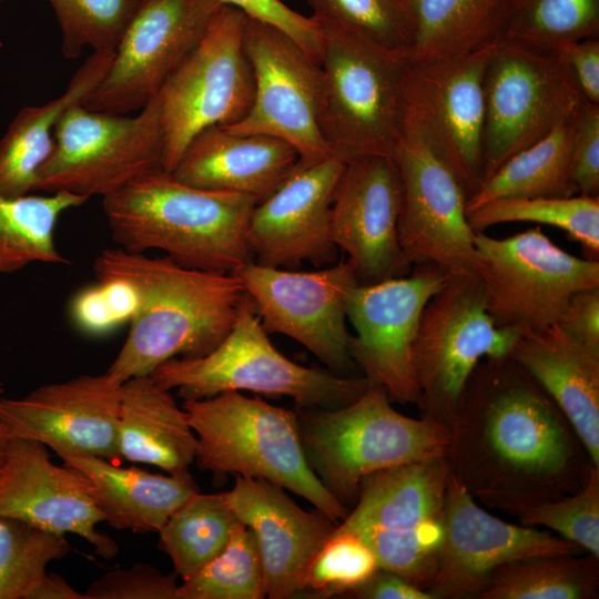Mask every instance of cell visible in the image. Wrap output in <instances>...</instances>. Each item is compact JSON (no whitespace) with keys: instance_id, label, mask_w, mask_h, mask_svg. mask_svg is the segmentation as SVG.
Here are the masks:
<instances>
[{"instance_id":"cell-1","label":"cell","mask_w":599,"mask_h":599,"mask_svg":"<svg viewBox=\"0 0 599 599\" xmlns=\"http://www.w3.org/2000/svg\"><path fill=\"white\" fill-rule=\"evenodd\" d=\"M445 458L477 501L505 512L576 493L595 466L562 410L509 356L473 372Z\"/></svg>"},{"instance_id":"cell-2","label":"cell","mask_w":599,"mask_h":599,"mask_svg":"<svg viewBox=\"0 0 599 599\" xmlns=\"http://www.w3.org/2000/svg\"><path fill=\"white\" fill-rule=\"evenodd\" d=\"M93 270L99 281L128 284L135 297L128 336L105 372L121 384L171 358L210 353L230 332L246 296L234 273L189 268L119 246L104 248Z\"/></svg>"},{"instance_id":"cell-3","label":"cell","mask_w":599,"mask_h":599,"mask_svg":"<svg viewBox=\"0 0 599 599\" xmlns=\"http://www.w3.org/2000/svg\"><path fill=\"white\" fill-rule=\"evenodd\" d=\"M102 202L113 241L129 252L159 250L184 267L219 273L253 262L245 238L252 196L195 187L159 169Z\"/></svg>"},{"instance_id":"cell-4","label":"cell","mask_w":599,"mask_h":599,"mask_svg":"<svg viewBox=\"0 0 599 599\" xmlns=\"http://www.w3.org/2000/svg\"><path fill=\"white\" fill-rule=\"evenodd\" d=\"M182 407L196 436L195 463L202 470L271 481L337 525L349 512L308 466L296 410L234 390L184 399Z\"/></svg>"},{"instance_id":"cell-5","label":"cell","mask_w":599,"mask_h":599,"mask_svg":"<svg viewBox=\"0 0 599 599\" xmlns=\"http://www.w3.org/2000/svg\"><path fill=\"white\" fill-rule=\"evenodd\" d=\"M298 429L308 466L343 506L355 505L363 480L385 468L445 457L449 432L392 406L386 390L370 384L337 408H301Z\"/></svg>"},{"instance_id":"cell-6","label":"cell","mask_w":599,"mask_h":599,"mask_svg":"<svg viewBox=\"0 0 599 599\" xmlns=\"http://www.w3.org/2000/svg\"><path fill=\"white\" fill-rule=\"evenodd\" d=\"M150 376L183 399L223 392H253L291 397L300 408H337L358 398L370 385L365 378L302 366L275 348L246 295L227 335L210 353L174 357Z\"/></svg>"},{"instance_id":"cell-7","label":"cell","mask_w":599,"mask_h":599,"mask_svg":"<svg viewBox=\"0 0 599 599\" xmlns=\"http://www.w3.org/2000/svg\"><path fill=\"white\" fill-rule=\"evenodd\" d=\"M319 130L331 154L347 162L394 153L403 139L410 61L359 38L324 32Z\"/></svg>"},{"instance_id":"cell-8","label":"cell","mask_w":599,"mask_h":599,"mask_svg":"<svg viewBox=\"0 0 599 599\" xmlns=\"http://www.w3.org/2000/svg\"><path fill=\"white\" fill-rule=\"evenodd\" d=\"M521 334L496 325L475 274L447 275L423 309L413 346L422 417L450 434L477 365L508 357Z\"/></svg>"},{"instance_id":"cell-9","label":"cell","mask_w":599,"mask_h":599,"mask_svg":"<svg viewBox=\"0 0 599 599\" xmlns=\"http://www.w3.org/2000/svg\"><path fill=\"white\" fill-rule=\"evenodd\" d=\"M484 93V182L514 154L577 115L587 102L561 51L507 41L493 47Z\"/></svg>"},{"instance_id":"cell-10","label":"cell","mask_w":599,"mask_h":599,"mask_svg":"<svg viewBox=\"0 0 599 599\" xmlns=\"http://www.w3.org/2000/svg\"><path fill=\"white\" fill-rule=\"evenodd\" d=\"M162 153L156 95L133 116L75 104L55 125L53 148L39 170L34 192L103 199L133 180L163 169Z\"/></svg>"},{"instance_id":"cell-11","label":"cell","mask_w":599,"mask_h":599,"mask_svg":"<svg viewBox=\"0 0 599 599\" xmlns=\"http://www.w3.org/2000/svg\"><path fill=\"white\" fill-rule=\"evenodd\" d=\"M245 20L243 11L222 4L201 42L158 92L165 171H173L200 132L232 125L250 110L254 74L244 47Z\"/></svg>"},{"instance_id":"cell-12","label":"cell","mask_w":599,"mask_h":599,"mask_svg":"<svg viewBox=\"0 0 599 599\" xmlns=\"http://www.w3.org/2000/svg\"><path fill=\"white\" fill-rule=\"evenodd\" d=\"M476 277L497 326L522 334L556 324L571 295L599 286V262L556 245L539 226L505 238L475 232Z\"/></svg>"},{"instance_id":"cell-13","label":"cell","mask_w":599,"mask_h":599,"mask_svg":"<svg viewBox=\"0 0 599 599\" xmlns=\"http://www.w3.org/2000/svg\"><path fill=\"white\" fill-rule=\"evenodd\" d=\"M393 158L402 184L398 238L407 262L434 265L446 275L476 274L479 256L467 194L410 118Z\"/></svg>"},{"instance_id":"cell-14","label":"cell","mask_w":599,"mask_h":599,"mask_svg":"<svg viewBox=\"0 0 599 599\" xmlns=\"http://www.w3.org/2000/svg\"><path fill=\"white\" fill-rule=\"evenodd\" d=\"M234 274L267 333L298 342L333 373L353 368L347 304L359 283L347 260L314 272L250 262Z\"/></svg>"},{"instance_id":"cell-15","label":"cell","mask_w":599,"mask_h":599,"mask_svg":"<svg viewBox=\"0 0 599 599\" xmlns=\"http://www.w3.org/2000/svg\"><path fill=\"white\" fill-rule=\"evenodd\" d=\"M244 47L254 74V98L235 133L282 139L311 163L331 155L319 130V62L281 29L246 16Z\"/></svg>"},{"instance_id":"cell-16","label":"cell","mask_w":599,"mask_h":599,"mask_svg":"<svg viewBox=\"0 0 599 599\" xmlns=\"http://www.w3.org/2000/svg\"><path fill=\"white\" fill-rule=\"evenodd\" d=\"M446 277L434 265H415L405 276L358 284L352 292L351 356L369 384L382 386L392 402L419 400L413 346L423 309Z\"/></svg>"},{"instance_id":"cell-17","label":"cell","mask_w":599,"mask_h":599,"mask_svg":"<svg viewBox=\"0 0 599 599\" xmlns=\"http://www.w3.org/2000/svg\"><path fill=\"white\" fill-rule=\"evenodd\" d=\"M221 6L217 0H145L83 105L120 114L144 108L197 47Z\"/></svg>"},{"instance_id":"cell-18","label":"cell","mask_w":599,"mask_h":599,"mask_svg":"<svg viewBox=\"0 0 599 599\" xmlns=\"http://www.w3.org/2000/svg\"><path fill=\"white\" fill-rule=\"evenodd\" d=\"M494 44L447 59L410 62L407 78V118L455 173L467 199L484 182V81Z\"/></svg>"},{"instance_id":"cell-19","label":"cell","mask_w":599,"mask_h":599,"mask_svg":"<svg viewBox=\"0 0 599 599\" xmlns=\"http://www.w3.org/2000/svg\"><path fill=\"white\" fill-rule=\"evenodd\" d=\"M433 599H476L501 565L536 555H578L576 544L530 526L504 521L481 508L450 473L441 517Z\"/></svg>"},{"instance_id":"cell-20","label":"cell","mask_w":599,"mask_h":599,"mask_svg":"<svg viewBox=\"0 0 599 599\" xmlns=\"http://www.w3.org/2000/svg\"><path fill=\"white\" fill-rule=\"evenodd\" d=\"M122 384L106 373L80 375L20 398L0 397V424L10 437L41 443L59 457L88 455L120 463Z\"/></svg>"},{"instance_id":"cell-21","label":"cell","mask_w":599,"mask_h":599,"mask_svg":"<svg viewBox=\"0 0 599 599\" xmlns=\"http://www.w3.org/2000/svg\"><path fill=\"white\" fill-rule=\"evenodd\" d=\"M400 205L394 158L372 154L345 162L331 207V237L347 254L359 284L412 271L398 238Z\"/></svg>"},{"instance_id":"cell-22","label":"cell","mask_w":599,"mask_h":599,"mask_svg":"<svg viewBox=\"0 0 599 599\" xmlns=\"http://www.w3.org/2000/svg\"><path fill=\"white\" fill-rule=\"evenodd\" d=\"M345 162L331 154L302 163L248 217L245 238L257 264L294 268L304 262H335L337 247L331 237V207Z\"/></svg>"},{"instance_id":"cell-23","label":"cell","mask_w":599,"mask_h":599,"mask_svg":"<svg viewBox=\"0 0 599 599\" xmlns=\"http://www.w3.org/2000/svg\"><path fill=\"white\" fill-rule=\"evenodd\" d=\"M0 516L77 535L106 560L119 551L116 542L97 528L103 516L88 478L52 463L48 447L31 439L10 438L0 467Z\"/></svg>"},{"instance_id":"cell-24","label":"cell","mask_w":599,"mask_h":599,"mask_svg":"<svg viewBox=\"0 0 599 599\" xmlns=\"http://www.w3.org/2000/svg\"><path fill=\"white\" fill-rule=\"evenodd\" d=\"M225 495L255 537L266 598L300 597L309 564L337 524L301 508L284 488L264 479L235 476Z\"/></svg>"},{"instance_id":"cell-25","label":"cell","mask_w":599,"mask_h":599,"mask_svg":"<svg viewBox=\"0 0 599 599\" xmlns=\"http://www.w3.org/2000/svg\"><path fill=\"white\" fill-rule=\"evenodd\" d=\"M298 161L297 151L282 139L214 125L194 136L171 173L195 187L248 195L260 202Z\"/></svg>"},{"instance_id":"cell-26","label":"cell","mask_w":599,"mask_h":599,"mask_svg":"<svg viewBox=\"0 0 599 599\" xmlns=\"http://www.w3.org/2000/svg\"><path fill=\"white\" fill-rule=\"evenodd\" d=\"M509 357L562 410L599 467V354L556 323L521 334Z\"/></svg>"},{"instance_id":"cell-27","label":"cell","mask_w":599,"mask_h":599,"mask_svg":"<svg viewBox=\"0 0 599 599\" xmlns=\"http://www.w3.org/2000/svg\"><path fill=\"white\" fill-rule=\"evenodd\" d=\"M60 458L88 478L103 522L120 530L158 532L177 507L200 491L189 470L162 475L95 456Z\"/></svg>"},{"instance_id":"cell-28","label":"cell","mask_w":599,"mask_h":599,"mask_svg":"<svg viewBox=\"0 0 599 599\" xmlns=\"http://www.w3.org/2000/svg\"><path fill=\"white\" fill-rule=\"evenodd\" d=\"M196 436L183 407L150 375L122 384L118 446L121 460L155 466L167 474L189 470Z\"/></svg>"},{"instance_id":"cell-29","label":"cell","mask_w":599,"mask_h":599,"mask_svg":"<svg viewBox=\"0 0 599 599\" xmlns=\"http://www.w3.org/2000/svg\"><path fill=\"white\" fill-rule=\"evenodd\" d=\"M449 475L445 457L378 470L363 480L355 505L337 527L358 532L440 520Z\"/></svg>"},{"instance_id":"cell-30","label":"cell","mask_w":599,"mask_h":599,"mask_svg":"<svg viewBox=\"0 0 599 599\" xmlns=\"http://www.w3.org/2000/svg\"><path fill=\"white\" fill-rule=\"evenodd\" d=\"M114 53H92L62 94L41 105L23 106L0 139V193H35L39 170L53 148L55 125L68 109L84 104L106 74Z\"/></svg>"},{"instance_id":"cell-31","label":"cell","mask_w":599,"mask_h":599,"mask_svg":"<svg viewBox=\"0 0 599 599\" xmlns=\"http://www.w3.org/2000/svg\"><path fill=\"white\" fill-rule=\"evenodd\" d=\"M508 0H408L414 40L410 62L477 51L500 41Z\"/></svg>"},{"instance_id":"cell-32","label":"cell","mask_w":599,"mask_h":599,"mask_svg":"<svg viewBox=\"0 0 599 599\" xmlns=\"http://www.w3.org/2000/svg\"><path fill=\"white\" fill-rule=\"evenodd\" d=\"M576 116L509 158L467 199L466 213L499 199L577 195L571 180Z\"/></svg>"},{"instance_id":"cell-33","label":"cell","mask_w":599,"mask_h":599,"mask_svg":"<svg viewBox=\"0 0 599 599\" xmlns=\"http://www.w3.org/2000/svg\"><path fill=\"white\" fill-rule=\"evenodd\" d=\"M88 200L67 192L0 193V274L16 273L33 263L70 264L55 245L54 230L64 212Z\"/></svg>"},{"instance_id":"cell-34","label":"cell","mask_w":599,"mask_h":599,"mask_svg":"<svg viewBox=\"0 0 599 599\" xmlns=\"http://www.w3.org/2000/svg\"><path fill=\"white\" fill-rule=\"evenodd\" d=\"M536 555L495 569L476 599H597L599 557Z\"/></svg>"},{"instance_id":"cell-35","label":"cell","mask_w":599,"mask_h":599,"mask_svg":"<svg viewBox=\"0 0 599 599\" xmlns=\"http://www.w3.org/2000/svg\"><path fill=\"white\" fill-rule=\"evenodd\" d=\"M237 521L225 493L197 491L158 531L159 546L184 581L222 552Z\"/></svg>"},{"instance_id":"cell-36","label":"cell","mask_w":599,"mask_h":599,"mask_svg":"<svg viewBox=\"0 0 599 599\" xmlns=\"http://www.w3.org/2000/svg\"><path fill=\"white\" fill-rule=\"evenodd\" d=\"M467 220L475 232L511 222L555 226L578 242L588 260L599 257V195L499 199L468 212Z\"/></svg>"},{"instance_id":"cell-37","label":"cell","mask_w":599,"mask_h":599,"mask_svg":"<svg viewBox=\"0 0 599 599\" xmlns=\"http://www.w3.org/2000/svg\"><path fill=\"white\" fill-rule=\"evenodd\" d=\"M598 34L599 0H508L500 41L562 51Z\"/></svg>"},{"instance_id":"cell-38","label":"cell","mask_w":599,"mask_h":599,"mask_svg":"<svg viewBox=\"0 0 599 599\" xmlns=\"http://www.w3.org/2000/svg\"><path fill=\"white\" fill-rule=\"evenodd\" d=\"M311 18L324 32L359 38L389 51L408 53L414 22L408 0H307Z\"/></svg>"},{"instance_id":"cell-39","label":"cell","mask_w":599,"mask_h":599,"mask_svg":"<svg viewBox=\"0 0 599 599\" xmlns=\"http://www.w3.org/2000/svg\"><path fill=\"white\" fill-rule=\"evenodd\" d=\"M69 551L65 535L0 516V599H31L49 564Z\"/></svg>"},{"instance_id":"cell-40","label":"cell","mask_w":599,"mask_h":599,"mask_svg":"<svg viewBox=\"0 0 599 599\" xmlns=\"http://www.w3.org/2000/svg\"><path fill=\"white\" fill-rule=\"evenodd\" d=\"M177 599L266 598L255 537L240 520L225 548L192 578L182 581Z\"/></svg>"},{"instance_id":"cell-41","label":"cell","mask_w":599,"mask_h":599,"mask_svg":"<svg viewBox=\"0 0 599 599\" xmlns=\"http://www.w3.org/2000/svg\"><path fill=\"white\" fill-rule=\"evenodd\" d=\"M145 0H48L62 31L65 59L84 48L114 53Z\"/></svg>"},{"instance_id":"cell-42","label":"cell","mask_w":599,"mask_h":599,"mask_svg":"<svg viewBox=\"0 0 599 599\" xmlns=\"http://www.w3.org/2000/svg\"><path fill=\"white\" fill-rule=\"evenodd\" d=\"M356 534L370 547L379 568L390 570L428 592L439 562L441 519L409 529L372 528Z\"/></svg>"},{"instance_id":"cell-43","label":"cell","mask_w":599,"mask_h":599,"mask_svg":"<svg viewBox=\"0 0 599 599\" xmlns=\"http://www.w3.org/2000/svg\"><path fill=\"white\" fill-rule=\"evenodd\" d=\"M379 568L377 559L356 532L336 526L306 571L302 595L313 598L345 597Z\"/></svg>"},{"instance_id":"cell-44","label":"cell","mask_w":599,"mask_h":599,"mask_svg":"<svg viewBox=\"0 0 599 599\" xmlns=\"http://www.w3.org/2000/svg\"><path fill=\"white\" fill-rule=\"evenodd\" d=\"M508 514L526 526L546 527L599 557V467L591 468L586 483L576 493L517 506Z\"/></svg>"},{"instance_id":"cell-45","label":"cell","mask_w":599,"mask_h":599,"mask_svg":"<svg viewBox=\"0 0 599 599\" xmlns=\"http://www.w3.org/2000/svg\"><path fill=\"white\" fill-rule=\"evenodd\" d=\"M135 305L132 288L119 281H99L72 300L70 315L74 326L88 335H104L129 322Z\"/></svg>"},{"instance_id":"cell-46","label":"cell","mask_w":599,"mask_h":599,"mask_svg":"<svg viewBox=\"0 0 599 599\" xmlns=\"http://www.w3.org/2000/svg\"><path fill=\"white\" fill-rule=\"evenodd\" d=\"M177 575L163 573L140 562L113 569L94 580L84 592L87 599H177Z\"/></svg>"},{"instance_id":"cell-47","label":"cell","mask_w":599,"mask_h":599,"mask_svg":"<svg viewBox=\"0 0 599 599\" xmlns=\"http://www.w3.org/2000/svg\"><path fill=\"white\" fill-rule=\"evenodd\" d=\"M232 6L247 17L272 24L288 34L311 57L319 62L323 33L311 17L292 10L281 0H217Z\"/></svg>"},{"instance_id":"cell-48","label":"cell","mask_w":599,"mask_h":599,"mask_svg":"<svg viewBox=\"0 0 599 599\" xmlns=\"http://www.w3.org/2000/svg\"><path fill=\"white\" fill-rule=\"evenodd\" d=\"M571 180L577 194L599 195V104L586 102L576 116Z\"/></svg>"},{"instance_id":"cell-49","label":"cell","mask_w":599,"mask_h":599,"mask_svg":"<svg viewBox=\"0 0 599 599\" xmlns=\"http://www.w3.org/2000/svg\"><path fill=\"white\" fill-rule=\"evenodd\" d=\"M557 324L581 345L599 354V286L573 293Z\"/></svg>"},{"instance_id":"cell-50","label":"cell","mask_w":599,"mask_h":599,"mask_svg":"<svg viewBox=\"0 0 599 599\" xmlns=\"http://www.w3.org/2000/svg\"><path fill=\"white\" fill-rule=\"evenodd\" d=\"M587 102L599 104V40L589 38L561 51Z\"/></svg>"},{"instance_id":"cell-51","label":"cell","mask_w":599,"mask_h":599,"mask_svg":"<svg viewBox=\"0 0 599 599\" xmlns=\"http://www.w3.org/2000/svg\"><path fill=\"white\" fill-rule=\"evenodd\" d=\"M346 597L355 599H433L399 575L378 568L364 583Z\"/></svg>"},{"instance_id":"cell-52","label":"cell","mask_w":599,"mask_h":599,"mask_svg":"<svg viewBox=\"0 0 599 599\" xmlns=\"http://www.w3.org/2000/svg\"><path fill=\"white\" fill-rule=\"evenodd\" d=\"M31 599H87L61 576L48 572L31 595Z\"/></svg>"},{"instance_id":"cell-53","label":"cell","mask_w":599,"mask_h":599,"mask_svg":"<svg viewBox=\"0 0 599 599\" xmlns=\"http://www.w3.org/2000/svg\"><path fill=\"white\" fill-rule=\"evenodd\" d=\"M10 438L8 430L0 424V467L4 460Z\"/></svg>"},{"instance_id":"cell-54","label":"cell","mask_w":599,"mask_h":599,"mask_svg":"<svg viewBox=\"0 0 599 599\" xmlns=\"http://www.w3.org/2000/svg\"><path fill=\"white\" fill-rule=\"evenodd\" d=\"M4 392V386L3 384L0 382V395Z\"/></svg>"},{"instance_id":"cell-55","label":"cell","mask_w":599,"mask_h":599,"mask_svg":"<svg viewBox=\"0 0 599 599\" xmlns=\"http://www.w3.org/2000/svg\"><path fill=\"white\" fill-rule=\"evenodd\" d=\"M2 1H4V0H0V2H2Z\"/></svg>"}]
</instances>
